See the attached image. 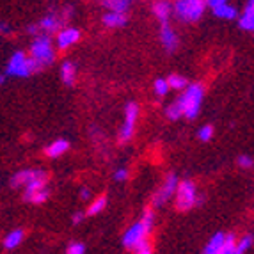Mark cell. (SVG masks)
I'll list each match as a JSON object with an SVG mask.
<instances>
[{
    "instance_id": "obj_35",
    "label": "cell",
    "mask_w": 254,
    "mask_h": 254,
    "mask_svg": "<svg viewBox=\"0 0 254 254\" xmlns=\"http://www.w3.org/2000/svg\"><path fill=\"white\" fill-rule=\"evenodd\" d=\"M11 32V27L7 25V23H0V34H9Z\"/></svg>"
},
{
    "instance_id": "obj_22",
    "label": "cell",
    "mask_w": 254,
    "mask_h": 254,
    "mask_svg": "<svg viewBox=\"0 0 254 254\" xmlns=\"http://www.w3.org/2000/svg\"><path fill=\"white\" fill-rule=\"evenodd\" d=\"M48 195H50L48 189H47V187H43V189H39V190L32 192V194H30L25 201H29V203H34V204H41V203H45V201L48 199Z\"/></svg>"
},
{
    "instance_id": "obj_4",
    "label": "cell",
    "mask_w": 254,
    "mask_h": 254,
    "mask_svg": "<svg viewBox=\"0 0 254 254\" xmlns=\"http://www.w3.org/2000/svg\"><path fill=\"white\" fill-rule=\"evenodd\" d=\"M30 57L38 63L39 68H45L48 64L54 63L55 50L52 47V39L48 34H39L30 45Z\"/></svg>"
},
{
    "instance_id": "obj_32",
    "label": "cell",
    "mask_w": 254,
    "mask_h": 254,
    "mask_svg": "<svg viewBox=\"0 0 254 254\" xmlns=\"http://www.w3.org/2000/svg\"><path fill=\"white\" fill-rule=\"evenodd\" d=\"M114 178L118 180V182H125V180L128 178V169H125V167H121V169L116 171Z\"/></svg>"
},
{
    "instance_id": "obj_29",
    "label": "cell",
    "mask_w": 254,
    "mask_h": 254,
    "mask_svg": "<svg viewBox=\"0 0 254 254\" xmlns=\"http://www.w3.org/2000/svg\"><path fill=\"white\" fill-rule=\"evenodd\" d=\"M133 251H135L137 254H149V253H151V247H149V242L146 240V238H144V240H140L139 244H137V246L133 247Z\"/></svg>"
},
{
    "instance_id": "obj_36",
    "label": "cell",
    "mask_w": 254,
    "mask_h": 254,
    "mask_svg": "<svg viewBox=\"0 0 254 254\" xmlns=\"http://www.w3.org/2000/svg\"><path fill=\"white\" fill-rule=\"evenodd\" d=\"M84 219V213H75V215H73V224H78V222H80V220Z\"/></svg>"
},
{
    "instance_id": "obj_3",
    "label": "cell",
    "mask_w": 254,
    "mask_h": 254,
    "mask_svg": "<svg viewBox=\"0 0 254 254\" xmlns=\"http://www.w3.org/2000/svg\"><path fill=\"white\" fill-rule=\"evenodd\" d=\"M153 219H155L153 210L148 208V210L144 212L142 220H139V222H135L131 228H128V231L123 237V246L127 247V249H133L140 240H144V238L148 237V233L153 228Z\"/></svg>"
},
{
    "instance_id": "obj_7",
    "label": "cell",
    "mask_w": 254,
    "mask_h": 254,
    "mask_svg": "<svg viewBox=\"0 0 254 254\" xmlns=\"http://www.w3.org/2000/svg\"><path fill=\"white\" fill-rule=\"evenodd\" d=\"M176 206L180 210H189L197 203V192H195V185L189 180L178 183L176 187Z\"/></svg>"
},
{
    "instance_id": "obj_14",
    "label": "cell",
    "mask_w": 254,
    "mask_h": 254,
    "mask_svg": "<svg viewBox=\"0 0 254 254\" xmlns=\"http://www.w3.org/2000/svg\"><path fill=\"white\" fill-rule=\"evenodd\" d=\"M153 13L160 21H169L171 14H173V4L169 0H157L153 4Z\"/></svg>"
},
{
    "instance_id": "obj_16",
    "label": "cell",
    "mask_w": 254,
    "mask_h": 254,
    "mask_svg": "<svg viewBox=\"0 0 254 254\" xmlns=\"http://www.w3.org/2000/svg\"><path fill=\"white\" fill-rule=\"evenodd\" d=\"M103 23L110 29H119V27H123L127 23V14L125 13H119V11H110L103 16Z\"/></svg>"
},
{
    "instance_id": "obj_27",
    "label": "cell",
    "mask_w": 254,
    "mask_h": 254,
    "mask_svg": "<svg viewBox=\"0 0 254 254\" xmlns=\"http://www.w3.org/2000/svg\"><path fill=\"white\" fill-rule=\"evenodd\" d=\"M153 87H155V94H157V96H165V94L169 93V84H167V80H164V78H157L155 84H153Z\"/></svg>"
},
{
    "instance_id": "obj_28",
    "label": "cell",
    "mask_w": 254,
    "mask_h": 254,
    "mask_svg": "<svg viewBox=\"0 0 254 254\" xmlns=\"http://www.w3.org/2000/svg\"><path fill=\"white\" fill-rule=\"evenodd\" d=\"M212 137H213V127L212 125H206V127H203L199 130V139L203 140V142H208Z\"/></svg>"
},
{
    "instance_id": "obj_25",
    "label": "cell",
    "mask_w": 254,
    "mask_h": 254,
    "mask_svg": "<svg viewBox=\"0 0 254 254\" xmlns=\"http://www.w3.org/2000/svg\"><path fill=\"white\" fill-rule=\"evenodd\" d=\"M167 84H169V89H185L187 85H189V82L182 75H171L167 78Z\"/></svg>"
},
{
    "instance_id": "obj_20",
    "label": "cell",
    "mask_w": 254,
    "mask_h": 254,
    "mask_svg": "<svg viewBox=\"0 0 254 254\" xmlns=\"http://www.w3.org/2000/svg\"><path fill=\"white\" fill-rule=\"evenodd\" d=\"M21 242H23V231H21V229H14V231H11L9 235H5L4 247H5V249H9V251L16 249Z\"/></svg>"
},
{
    "instance_id": "obj_34",
    "label": "cell",
    "mask_w": 254,
    "mask_h": 254,
    "mask_svg": "<svg viewBox=\"0 0 254 254\" xmlns=\"http://www.w3.org/2000/svg\"><path fill=\"white\" fill-rule=\"evenodd\" d=\"M80 197H82L84 201L89 199V197H91V190H89V189H85V187H84V189L80 190Z\"/></svg>"
},
{
    "instance_id": "obj_24",
    "label": "cell",
    "mask_w": 254,
    "mask_h": 254,
    "mask_svg": "<svg viewBox=\"0 0 254 254\" xmlns=\"http://www.w3.org/2000/svg\"><path fill=\"white\" fill-rule=\"evenodd\" d=\"M105 206H107V197H98V199H94L93 203L89 204V208H87V215H98L100 212H103L105 210Z\"/></svg>"
},
{
    "instance_id": "obj_21",
    "label": "cell",
    "mask_w": 254,
    "mask_h": 254,
    "mask_svg": "<svg viewBox=\"0 0 254 254\" xmlns=\"http://www.w3.org/2000/svg\"><path fill=\"white\" fill-rule=\"evenodd\" d=\"M105 7H109L110 11H119V13H127L130 0H100Z\"/></svg>"
},
{
    "instance_id": "obj_10",
    "label": "cell",
    "mask_w": 254,
    "mask_h": 254,
    "mask_svg": "<svg viewBox=\"0 0 254 254\" xmlns=\"http://www.w3.org/2000/svg\"><path fill=\"white\" fill-rule=\"evenodd\" d=\"M64 20H66V16H63V14H57V13H50L47 14V16L43 18L41 21L38 23L39 30L41 32H45V34H50V32H59L61 27H63Z\"/></svg>"
},
{
    "instance_id": "obj_11",
    "label": "cell",
    "mask_w": 254,
    "mask_h": 254,
    "mask_svg": "<svg viewBox=\"0 0 254 254\" xmlns=\"http://www.w3.org/2000/svg\"><path fill=\"white\" fill-rule=\"evenodd\" d=\"M160 41L167 52H174L178 48V36L174 32V29L169 25V21H162L160 27Z\"/></svg>"
},
{
    "instance_id": "obj_12",
    "label": "cell",
    "mask_w": 254,
    "mask_h": 254,
    "mask_svg": "<svg viewBox=\"0 0 254 254\" xmlns=\"http://www.w3.org/2000/svg\"><path fill=\"white\" fill-rule=\"evenodd\" d=\"M78 39H80V30L78 29H63L57 34V47H59V50H66L71 45H75Z\"/></svg>"
},
{
    "instance_id": "obj_33",
    "label": "cell",
    "mask_w": 254,
    "mask_h": 254,
    "mask_svg": "<svg viewBox=\"0 0 254 254\" xmlns=\"http://www.w3.org/2000/svg\"><path fill=\"white\" fill-rule=\"evenodd\" d=\"M204 2H206V5H210V7H215V5L224 4V2H228V0H204Z\"/></svg>"
},
{
    "instance_id": "obj_1",
    "label": "cell",
    "mask_w": 254,
    "mask_h": 254,
    "mask_svg": "<svg viewBox=\"0 0 254 254\" xmlns=\"http://www.w3.org/2000/svg\"><path fill=\"white\" fill-rule=\"evenodd\" d=\"M203 96H204L203 85L201 84H190L189 85V89H187L174 103L178 105L182 116H185V118H189V119H195L197 118V114H199V110H201Z\"/></svg>"
},
{
    "instance_id": "obj_15",
    "label": "cell",
    "mask_w": 254,
    "mask_h": 254,
    "mask_svg": "<svg viewBox=\"0 0 254 254\" xmlns=\"http://www.w3.org/2000/svg\"><path fill=\"white\" fill-rule=\"evenodd\" d=\"M69 149V142L66 139H57L54 140L50 146H47V149H45V155L50 158H57L61 157V155H64V153Z\"/></svg>"
},
{
    "instance_id": "obj_18",
    "label": "cell",
    "mask_w": 254,
    "mask_h": 254,
    "mask_svg": "<svg viewBox=\"0 0 254 254\" xmlns=\"http://www.w3.org/2000/svg\"><path fill=\"white\" fill-rule=\"evenodd\" d=\"M213 9V14H215L217 18H222V20H235V18L238 16L237 9L233 7V5L229 4H220V5H215Z\"/></svg>"
},
{
    "instance_id": "obj_8",
    "label": "cell",
    "mask_w": 254,
    "mask_h": 254,
    "mask_svg": "<svg viewBox=\"0 0 254 254\" xmlns=\"http://www.w3.org/2000/svg\"><path fill=\"white\" fill-rule=\"evenodd\" d=\"M137 118H139V105L135 102H130L127 105V112H125V123L121 127V131H119V140L121 142H128L133 137Z\"/></svg>"
},
{
    "instance_id": "obj_6",
    "label": "cell",
    "mask_w": 254,
    "mask_h": 254,
    "mask_svg": "<svg viewBox=\"0 0 254 254\" xmlns=\"http://www.w3.org/2000/svg\"><path fill=\"white\" fill-rule=\"evenodd\" d=\"M206 2L204 0H176L174 2V14L182 21H197L203 16Z\"/></svg>"
},
{
    "instance_id": "obj_30",
    "label": "cell",
    "mask_w": 254,
    "mask_h": 254,
    "mask_svg": "<svg viewBox=\"0 0 254 254\" xmlns=\"http://www.w3.org/2000/svg\"><path fill=\"white\" fill-rule=\"evenodd\" d=\"M238 165H240L242 169H251L253 167V158L249 155H240L238 157Z\"/></svg>"
},
{
    "instance_id": "obj_13",
    "label": "cell",
    "mask_w": 254,
    "mask_h": 254,
    "mask_svg": "<svg viewBox=\"0 0 254 254\" xmlns=\"http://www.w3.org/2000/svg\"><path fill=\"white\" fill-rule=\"evenodd\" d=\"M238 25L242 30H247V32L254 30V0H247L246 9L238 18Z\"/></svg>"
},
{
    "instance_id": "obj_31",
    "label": "cell",
    "mask_w": 254,
    "mask_h": 254,
    "mask_svg": "<svg viewBox=\"0 0 254 254\" xmlns=\"http://www.w3.org/2000/svg\"><path fill=\"white\" fill-rule=\"evenodd\" d=\"M84 253H85V246H82V244H69L68 254H84Z\"/></svg>"
},
{
    "instance_id": "obj_9",
    "label": "cell",
    "mask_w": 254,
    "mask_h": 254,
    "mask_svg": "<svg viewBox=\"0 0 254 254\" xmlns=\"http://www.w3.org/2000/svg\"><path fill=\"white\" fill-rule=\"evenodd\" d=\"M176 187H178V178H176V174H169V176L165 178L162 189L157 192V194H155V197H153V206H155V208L164 206V204L174 195Z\"/></svg>"
},
{
    "instance_id": "obj_17",
    "label": "cell",
    "mask_w": 254,
    "mask_h": 254,
    "mask_svg": "<svg viewBox=\"0 0 254 254\" xmlns=\"http://www.w3.org/2000/svg\"><path fill=\"white\" fill-rule=\"evenodd\" d=\"M61 78H63V82L66 85H73V84H75V78H76L75 64L69 63V61L63 63V66H61Z\"/></svg>"
},
{
    "instance_id": "obj_26",
    "label": "cell",
    "mask_w": 254,
    "mask_h": 254,
    "mask_svg": "<svg viewBox=\"0 0 254 254\" xmlns=\"http://www.w3.org/2000/svg\"><path fill=\"white\" fill-rule=\"evenodd\" d=\"M253 246V235H246L242 240H237V247H235V254H244L246 251L251 249Z\"/></svg>"
},
{
    "instance_id": "obj_23",
    "label": "cell",
    "mask_w": 254,
    "mask_h": 254,
    "mask_svg": "<svg viewBox=\"0 0 254 254\" xmlns=\"http://www.w3.org/2000/svg\"><path fill=\"white\" fill-rule=\"evenodd\" d=\"M235 247H237V237L235 235H224V242H222L219 254H235Z\"/></svg>"
},
{
    "instance_id": "obj_37",
    "label": "cell",
    "mask_w": 254,
    "mask_h": 254,
    "mask_svg": "<svg viewBox=\"0 0 254 254\" xmlns=\"http://www.w3.org/2000/svg\"><path fill=\"white\" fill-rule=\"evenodd\" d=\"M4 82H5V75H0V85L4 84Z\"/></svg>"
},
{
    "instance_id": "obj_19",
    "label": "cell",
    "mask_w": 254,
    "mask_h": 254,
    "mask_svg": "<svg viewBox=\"0 0 254 254\" xmlns=\"http://www.w3.org/2000/svg\"><path fill=\"white\" fill-rule=\"evenodd\" d=\"M222 242H224V233H217L210 238L206 246H204L203 253L204 254H219L220 253V247H222Z\"/></svg>"
},
{
    "instance_id": "obj_5",
    "label": "cell",
    "mask_w": 254,
    "mask_h": 254,
    "mask_svg": "<svg viewBox=\"0 0 254 254\" xmlns=\"http://www.w3.org/2000/svg\"><path fill=\"white\" fill-rule=\"evenodd\" d=\"M39 69L41 68L38 66V63L25 52H14L7 64V75L11 76H30Z\"/></svg>"
},
{
    "instance_id": "obj_2",
    "label": "cell",
    "mask_w": 254,
    "mask_h": 254,
    "mask_svg": "<svg viewBox=\"0 0 254 254\" xmlns=\"http://www.w3.org/2000/svg\"><path fill=\"white\" fill-rule=\"evenodd\" d=\"M48 182V174L45 171H39V169H25V171H20L18 174H14L13 180H11V185L16 189V187H25V194L23 197H29L32 192L39 190L43 187H47Z\"/></svg>"
}]
</instances>
